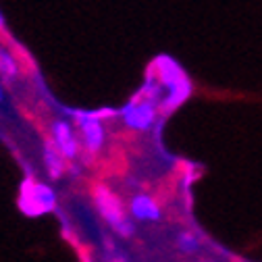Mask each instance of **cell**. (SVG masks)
Listing matches in <instances>:
<instances>
[{"label":"cell","mask_w":262,"mask_h":262,"mask_svg":"<svg viewBox=\"0 0 262 262\" xmlns=\"http://www.w3.org/2000/svg\"><path fill=\"white\" fill-rule=\"evenodd\" d=\"M50 140L54 142V146L58 148V152L64 156V160H75L81 154V140L77 138L75 129L64 121V119H56L50 125Z\"/></svg>","instance_id":"4"},{"label":"cell","mask_w":262,"mask_h":262,"mask_svg":"<svg viewBox=\"0 0 262 262\" xmlns=\"http://www.w3.org/2000/svg\"><path fill=\"white\" fill-rule=\"evenodd\" d=\"M17 204L25 216H42L56 208V191L48 183L27 177L21 183Z\"/></svg>","instance_id":"2"},{"label":"cell","mask_w":262,"mask_h":262,"mask_svg":"<svg viewBox=\"0 0 262 262\" xmlns=\"http://www.w3.org/2000/svg\"><path fill=\"white\" fill-rule=\"evenodd\" d=\"M127 212L136 223H160L162 221V208L156 198L148 193H136L127 202Z\"/></svg>","instance_id":"6"},{"label":"cell","mask_w":262,"mask_h":262,"mask_svg":"<svg viewBox=\"0 0 262 262\" xmlns=\"http://www.w3.org/2000/svg\"><path fill=\"white\" fill-rule=\"evenodd\" d=\"M0 75L7 79H15L19 75V62L7 48H0Z\"/></svg>","instance_id":"9"},{"label":"cell","mask_w":262,"mask_h":262,"mask_svg":"<svg viewBox=\"0 0 262 262\" xmlns=\"http://www.w3.org/2000/svg\"><path fill=\"white\" fill-rule=\"evenodd\" d=\"M123 119H125L127 127H131V129H140V131L150 129V125L156 119V100L146 98L142 94L136 96L134 102L125 106Z\"/></svg>","instance_id":"5"},{"label":"cell","mask_w":262,"mask_h":262,"mask_svg":"<svg viewBox=\"0 0 262 262\" xmlns=\"http://www.w3.org/2000/svg\"><path fill=\"white\" fill-rule=\"evenodd\" d=\"M44 165H46V173L52 181H58L64 173H67V160L58 152V148L54 146V142L48 138L44 142Z\"/></svg>","instance_id":"7"},{"label":"cell","mask_w":262,"mask_h":262,"mask_svg":"<svg viewBox=\"0 0 262 262\" xmlns=\"http://www.w3.org/2000/svg\"><path fill=\"white\" fill-rule=\"evenodd\" d=\"M104 244H106V262H131L127 254L115 244V239L111 242L108 237H104Z\"/></svg>","instance_id":"10"},{"label":"cell","mask_w":262,"mask_h":262,"mask_svg":"<svg viewBox=\"0 0 262 262\" xmlns=\"http://www.w3.org/2000/svg\"><path fill=\"white\" fill-rule=\"evenodd\" d=\"M5 27V19H3V13H0V29Z\"/></svg>","instance_id":"11"},{"label":"cell","mask_w":262,"mask_h":262,"mask_svg":"<svg viewBox=\"0 0 262 262\" xmlns=\"http://www.w3.org/2000/svg\"><path fill=\"white\" fill-rule=\"evenodd\" d=\"M92 198H94V206L98 210V214L102 216V221L113 229V233L129 239L136 235V225L134 219L129 216L127 206L123 204V200L104 183H96L92 187Z\"/></svg>","instance_id":"1"},{"label":"cell","mask_w":262,"mask_h":262,"mask_svg":"<svg viewBox=\"0 0 262 262\" xmlns=\"http://www.w3.org/2000/svg\"><path fill=\"white\" fill-rule=\"evenodd\" d=\"M200 262H210V260H200Z\"/></svg>","instance_id":"13"},{"label":"cell","mask_w":262,"mask_h":262,"mask_svg":"<svg viewBox=\"0 0 262 262\" xmlns=\"http://www.w3.org/2000/svg\"><path fill=\"white\" fill-rule=\"evenodd\" d=\"M3 98H5V94H3V88H0V100H3Z\"/></svg>","instance_id":"12"},{"label":"cell","mask_w":262,"mask_h":262,"mask_svg":"<svg viewBox=\"0 0 262 262\" xmlns=\"http://www.w3.org/2000/svg\"><path fill=\"white\" fill-rule=\"evenodd\" d=\"M175 246L181 254H195L202 248V239H200L198 233H193V231H179L177 237H175Z\"/></svg>","instance_id":"8"},{"label":"cell","mask_w":262,"mask_h":262,"mask_svg":"<svg viewBox=\"0 0 262 262\" xmlns=\"http://www.w3.org/2000/svg\"><path fill=\"white\" fill-rule=\"evenodd\" d=\"M71 115L75 117V123H77V127L81 131V150L85 154H90V156L98 154L102 150L104 138H106L102 123L98 121L100 117H98L96 113H79V111H75Z\"/></svg>","instance_id":"3"}]
</instances>
